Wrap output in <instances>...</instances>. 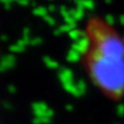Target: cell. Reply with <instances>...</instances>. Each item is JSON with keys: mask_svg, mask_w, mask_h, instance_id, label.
Masks as SVG:
<instances>
[{"mask_svg": "<svg viewBox=\"0 0 124 124\" xmlns=\"http://www.w3.org/2000/svg\"><path fill=\"white\" fill-rule=\"evenodd\" d=\"M82 64L91 83L107 98L119 101L124 96V39L106 19L94 16L85 24Z\"/></svg>", "mask_w": 124, "mask_h": 124, "instance_id": "obj_1", "label": "cell"}]
</instances>
